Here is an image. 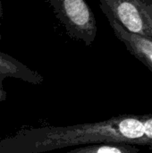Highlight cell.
<instances>
[{
	"instance_id": "1",
	"label": "cell",
	"mask_w": 152,
	"mask_h": 153,
	"mask_svg": "<svg viewBox=\"0 0 152 153\" xmlns=\"http://www.w3.org/2000/svg\"><path fill=\"white\" fill-rule=\"evenodd\" d=\"M124 143L152 148L143 116L121 115L96 123L24 128L0 140V153H45L94 143Z\"/></svg>"
},
{
	"instance_id": "2",
	"label": "cell",
	"mask_w": 152,
	"mask_h": 153,
	"mask_svg": "<svg viewBox=\"0 0 152 153\" xmlns=\"http://www.w3.org/2000/svg\"><path fill=\"white\" fill-rule=\"evenodd\" d=\"M64 26L66 34L90 46L97 36V22L85 0H45Z\"/></svg>"
},
{
	"instance_id": "3",
	"label": "cell",
	"mask_w": 152,
	"mask_h": 153,
	"mask_svg": "<svg viewBox=\"0 0 152 153\" xmlns=\"http://www.w3.org/2000/svg\"><path fill=\"white\" fill-rule=\"evenodd\" d=\"M104 14H109L127 31L152 40V20L139 0H99Z\"/></svg>"
},
{
	"instance_id": "4",
	"label": "cell",
	"mask_w": 152,
	"mask_h": 153,
	"mask_svg": "<svg viewBox=\"0 0 152 153\" xmlns=\"http://www.w3.org/2000/svg\"><path fill=\"white\" fill-rule=\"evenodd\" d=\"M109 24L116 36L121 40L128 51L139 61H141L147 68L152 72V40L142 36L131 33L125 30L113 17L105 14Z\"/></svg>"
},
{
	"instance_id": "5",
	"label": "cell",
	"mask_w": 152,
	"mask_h": 153,
	"mask_svg": "<svg viewBox=\"0 0 152 153\" xmlns=\"http://www.w3.org/2000/svg\"><path fill=\"white\" fill-rule=\"evenodd\" d=\"M6 78H13L34 85H39L44 82V77L36 71L18 61L5 53L0 51V81Z\"/></svg>"
},
{
	"instance_id": "6",
	"label": "cell",
	"mask_w": 152,
	"mask_h": 153,
	"mask_svg": "<svg viewBox=\"0 0 152 153\" xmlns=\"http://www.w3.org/2000/svg\"><path fill=\"white\" fill-rule=\"evenodd\" d=\"M141 149L137 145L124 143H94L77 146L66 153H139Z\"/></svg>"
},
{
	"instance_id": "7",
	"label": "cell",
	"mask_w": 152,
	"mask_h": 153,
	"mask_svg": "<svg viewBox=\"0 0 152 153\" xmlns=\"http://www.w3.org/2000/svg\"><path fill=\"white\" fill-rule=\"evenodd\" d=\"M144 134L152 143V115H143Z\"/></svg>"
},
{
	"instance_id": "8",
	"label": "cell",
	"mask_w": 152,
	"mask_h": 153,
	"mask_svg": "<svg viewBox=\"0 0 152 153\" xmlns=\"http://www.w3.org/2000/svg\"><path fill=\"white\" fill-rule=\"evenodd\" d=\"M139 2L152 20V0H139Z\"/></svg>"
},
{
	"instance_id": "9",
	"label": "cell",
	"mask_w": 152,
	"mask_h": 153,
	"mask_svg": "<svg viewBox=\"0 0 152 153\" xmlns=\"http://www.w3.org/2000/svg\"><path fill=\"white\" fill-rule=\"evenodd\" d=\"M6 99H7V93L4 89L3 82L0 81V102H3V101L6 100Z\"/></svg>"
},
{
	"instance_id": "10",
	"label": "cell",
	"mask_w": 152,
	"mask_h": 153,
	"mask_svg": "<svg viewBox=\"0 0 152 153\" xmlns=\"http://www.w3.org/2000/svg\"><path fill=\"white\" fill-rule=\"evenodd\" d=\"M3 18V6H2V2L0 0V26H1V21Z\"/></svg>"
},
{
	"instance_id": "11",
	"label": "cell",
	"mask_w": 152,
	"mask_h": 153,
	"mask_svg": "<svg viewBox=\"0 0 152 153\" xmlns=\"http://www.w3.org/2000/svg\"><path fill=\"white\" fill-rule=\"evenodd\" d=\"M2 39V37H1V35H0V39Z\"/></svg>"
}]
</instances>
